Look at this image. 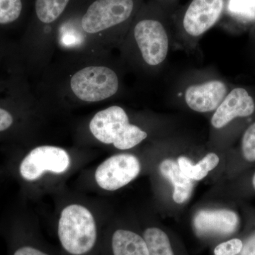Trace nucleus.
Here are the masks:
<instances>
[{"instance_id":"obj_1","label":"nucleus","mask_w":255,"mask_h":255,"mask_svg":"<svg viewBox=\"0 0 255 255\" xmlns=\"http://www.w3.org/2000/svg\"><path fill=\"white\" fill-rule=\"evenodd\" d=\"M142 4V0H82L57 28L55 49L107 56L121 46Z\"/></svg>"},{"instance_id":"obj_2","label":"nucleus","mask_w":255,"mask_h":255,"mask_svg":"<svg viewBox=\"0 0 255 255\" xmlns=\"http://www.w3.org/2000/svg\"><path fill=\"white\" fill-rule=\"evenodd\" d=\"M65 59L44 69L38 90L41 97L93 104L115 97L121 87L119 72L107 56L66 55Z\"/></svg>"},{"instance_id":"obj_3","label":"nucleus","mask_w":255,"mask_h":255,"mask_svg":"<svg viewBox=\"0 0 255 255\" xmlns=\"http://www.w3.org/2000/svg\"><path fill=\"white\" fill-rule=\"evenodd\" d=\"M169 41L168 31L162 20L156 16L150 5L142 4L119 48L129 64L151 70L165 61Z\"/></svg>"},{"instance_id":"obj_4","label":"nucleus","mask_w":255,"mask_h":255,"mask_svg":"<svg viewBox=\"0 0 255 255\" xmlns=\"http://www.w3.org/2000/svg\"><path fill=\"white\" fill-rule=\"evenodd\" d=\"M82 0H34L31 21L23 39L26 65L44 70L55 50L57 28Z\"/></svg>"},{"instance_id":"obj_5","label":"nucleus","mask_w":255,"mask_h":255,"mask_svg":"<svg viewBox=\"0 0 255 255\" xmlns=\"http://www.w3.org/2000/svg\"><path fill=\"white\" fill-rule=\"evenodd\" d=\"M89 129L96 140L119 150L132 148L147 137V132L130 123L124 109L116 105L97 112L90 120Z\"/></svg>"},{"instance_id":"obj_6","label":"nucleus","mask_w":255,"mask_h":255,"mask_svg":"<svg viewBox=\"0 0 255 255\" xmlns=\"http://www.w3.org/2000/svg\"><path fill=\"white\" fill-rule=\"evenodd\" d=\"M58 236L70 254L81 255L91 251L97 241V226L91 212L78 204L67 206L60 215Z\"/></svg>"},{"instance_id":"obj_7","label":"nucleus","mask_w":255,"mask_h":255,"mask_svg":"<svg viewBox=\"0 0 255 255\" xmlns=\"http://www.w3.org/2000/svg\"><path fill=\"white\" fill-rule=\"evenodd\" d=\"M36 96L19 75L0 82V137L11 133L17 128L21 114L19 110Z\"/></svg>"},{"instance_id":"obj_8","label":"nucleus","mask_w":255,"mask_h":255,"mask_svg":"<svg viewBox=\"0 0 255 255\" xmlns=\"http://www.w3.org/2000/svg\"><path fill=\"white\" fill-rule=\"evenodd\" d=\"M70 159L68 152L56 146L35 147L21 159L18 174L23 180L33 182L47 171L61 174L68 170Z\"/></svg>"},{"instance_id":"obj_9","label":"nucleus","mask_w":255,"mask_h":255,"mask_svg":"<svg viewBox=\"0 0 255 255\" xmlns=\"http://www.w3.org/2000/svg\"><path fill=\"white\" fill-rule=\"evenodd\" d=\"M140 172V162L135 156L119 154L106 159L97 167L96 182L105 190L116 191L132 182Z\"/></svg>"},{"instance_id":"obj_10","label":"nucleus","mask_w":255,"mask_h":255,"mask_svg":"<svg viewBox=\"0 0 255 255\" xmlns=\"http://www.w3.org/2000/svg\"><path fill=\"white\" fill-rule=\"evenodd\" d=\"M225 0H192L182 17L183 32L197 39L214 27L225 9Z\"/></svg>"},{"instance_id":"obj_11","label":"nucleus","mask_w":255,"mask_h":255,"mask_svg":"<svg viewBox=\"0 0 255 255\" xmlns=\"http://www.w3.org/2000/svg\"><path fill=\"white\" fill-rule=\"evenodd\" d=\"M255 113V96L243 87L230 90L211 118L212 127L221 129L238 119H247Z\"/></svg>"},{"instance_id":"obj_12","label":"nucleus","mask_w":255,"mask_h":255,"mask_svg":"<svg viewBox=\"0 0 255 255\" xmlns=\"http://www.w3.org/2000/svg\"><path fill=\"white\" fill-rule=\"evenodd\" d=\"M229 91L227 84L223 80H207L188 87L184 100L191 110L208 113L218 108Z\"/></svg>"},{"instance_id":"obj_13","label":"nucleus","mask_w":255,"mask_h":255,"mask_svg":"<svg viewBox=\"0 0 255 255\" xmlns=\"http://www.w3.org/2000/svg\"><path fill=\"white\" fill-rule=\"evenodd\" d=\"M239 217L229 210H204L196 215L194 226L200 235L228 236L237 231Z\"/></svg>"},{"instance_id":"obj_14","label":"nucleus","mask_w":255,"mask_h":255,"mask_svg":"<svg viewBox=\"0 0 255 255\" xmlns=\"http://www.w3.org/2000/svg\"><path fill=\"white\" fill-rule=\"evenodd\" d=\"M159 171L173 185L174 201L179 204L187 201L192 193L194 181L182 174L177 162L173 159H164L159 164Z\"/></svg>"},{"instance_id":"obj_15","label":"nucleus","mask_w":255,"mask_h":255,"mask_svg":"<svg viewBox=\"0 0 255 255\" xmlns=\"http://www.w3.org/2000/svg\"><path fill=\"white\" fill-rule=\"evenodd\" d=\"M114 255H148L144 238L132 231L118 230L112 237Z\"/></svg>"},{"instance_id":"obj_16","label":"nucleus","mask_w":255,"mask_h":255,"mask_svg":"<svg viewBox=\"0 0 255 255\" xmlns=\"http://www.w3.org/2000/svg\"><path fill=\"white\" fill-rule=\"evenodd\" d=\"M219 160V156L214 152H210L197 164H193L190 159L184 156L178 158L177 163L184 176L193 181H199L217 167Z\"/></svg>"},{"instance_id":"obj_17","label":"nucleus","mask_w":255,"mask_h":255,"mask_svg":"<svg viewBox=\"0 0 255 255\" xmlns=\"http://www.w3.org/2000/svg\"><path fill=\"white\" fill-rule=\"evenodd\" d=\"M143 238L148 255H174L168 236L159 228H147L144 232Z\"/></svg>"},{"instance_id":"obj_18","label":"nucleus","mask_w":255,"mask_h":255,"mask_svg":"<svg viewBox=\"0 0 255 255\" xmlns=\"http://www.w3.org/2000/svg\"><path fill=\"white\" fill-rule=\"evenodd\" d=\"M27 9V0H0V27L21 21Z\"/></svg>"},{"instance_id":"obj_19","label":"nucleus","mask_w":255,"mask_h":255,"mask_svg":"<svg viewBox=\"0 0 255 255\" xmlns=\"http://www.w3.org/2000/svg\"><path fill=\"white\" fill-rule=\"evenodd\" d=\"M228 11L239 22H255V0H228Z\"/></svg>"},{"instance_id":"obj_20","label":"nucleus","mask_w":255,"mask_h":255,"mask_svg":"<svg viewBox=\"0 0 255 255\" xmlns=\"http://www.w3.org/2000/svg\"><path fill=\"white\" fill-rule=\"evenodd\" d=\"M243 157L248 162L255 161V122L251 124L243 133L241 140Z\"/></svg>"},{"instance_id":"obj_21","label":"nucleus","mask_w":255,"mask_h":255,"mask_svg":"<svg viewBox=\"0 0 255 255\" xmlns=\"http://www.w3.org/2000/svg\"><path fill=\"white\" fill-rule=\"evenodd\" d=\"M243 243L238 238L221 243L214 250L215 255H238L243 249Z\"/></svg>"},{"instance_id":"obj_22","label":"nucleus","mask_w":255,"mask_h":255,"mask_svg":"<svg viewBox=\"0 0 255 255\" xmlns=\"http://www.w3.org/2000/svg\"><path fill=\"white\" fill-rule=\"evenodd\" d=\"M12 255H48L33 247L22 246L14 249Z\"/></svg>"},{"instance_id":"obj_23","label":"nucleus","mask_w":255,"mask_h":255,"mask_svg":"<svg viewBox=\"0 0 255 255\" xmlns=\"http://www.w3.org/2000/svg\"><path fill=\"white\" fill-rule=\"evenodd\" d=\"M241 255H255V233L243 244Z\"/></svg>"},{"instance_id":"obj_24","label":"nucleus","mask_w":255,"mask_h":255,"mask_svg":"<svg viewBox=\"0 0 255 255\" xmlns=\"http://www.w3.org/2000/svg\"><path fill=\"white\" fill-rule=\"evenodd\" d=\"M253 187H254V189L255 190V173L254 174V176H253Z\"/></svg>"},{"instance_id":"obj_25","label":"nucleus","mask_w":255,"mask_h":255,"mask_svg":"<svg viewBox=\"0 0 255 255\" xmlns=\"http://www.w3.org/2000/svg\"><path fill=\"white\" fill-rule=\"evenodd\" d=\"M1 53H2V51H1V49L0 48V58H1V56H2V55H1ZM0 59H1V58H0Z\"/></svg>"}]
</instances>
